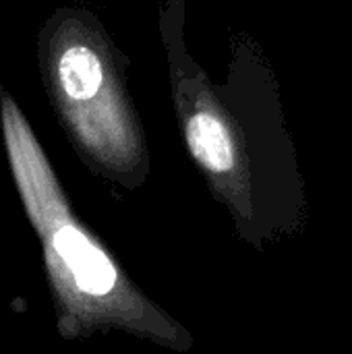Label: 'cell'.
Instances as JSON below:
<instances>
[{"instance_id": "cell-1", "label": "cell", "mask_w": 352, "mask_h": 354, "mask_svg": "<svg viewBox=\"0 0 352 354\" xmlns=\"http://www.w3.org/2000/svg\"><path fill=\"white\" fill-rule=\"evenodd\" d=\"M187 0H158L170 102L183 145L241 243L266 253L301 236L309 199L272 91L249 46L237 44L216 83L187 44Z\"/></svg>"}, {"instance_id": "cell-2", "label": "cell", "mask_w": 352, "mask_h": 354, "mask_svg": "<svg viewBox=\"0 0 352 354\" xmlns=\"http://www.w3.org/2000/svg\"><path fill=\"white\" fill-rule=\"evenodd\" d=\"M0 131L17 195L41 247L58 336L89 340L124 334L189 353L193 334L131 280L77 216L31 122L2 85Z\"/></svg>"}, {"instance_id": "cell-3", "label": "cell", "mask_w": 352, "mask_h": 354, "mask_svg": "<svg viewBox=\"0 0 352 354\" xmlns=\"http://www.w3.org/2000/svg\"><path fill=\"white\" fill-rule=\"evenodd\" d=\"M35 56L50 108L79 160L124 191L151 174L145 129L129 91V56L102 19L81 6H58L39 25Z\"/></svg>"}]
</instances>
